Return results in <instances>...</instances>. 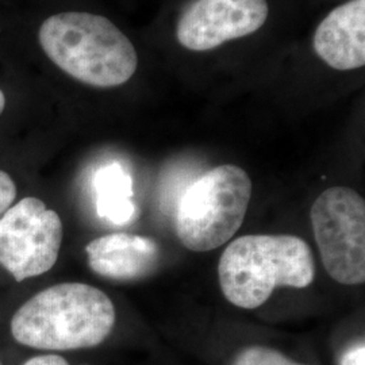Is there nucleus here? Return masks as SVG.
Here are the masks:
<instances>
[{"mask_svg":"<svg viewBox=\"0 0 365 365\" xmlns=\"http://www.w3.org/2000/svg\"><path fill=\"white\" fill-rule=\"evenodd\" d=\"M115 325V307L103 291L60 283L24 303L11 319L21 345L39 351H78L101 345Z\"/></svg>","mask_w":365,"mask_h":365,"instance_id":"f257e3e1","label":"nucleus"},{"mask_svg":"<svg viewBox=\"0 0 365 365\" xmlns=\"http://www.w3.org/2000/svg\"><path fill=\"white\" fill-rule=\"evenodd\" d=\"M38 41L54 66L95 88L123 86L138 66L133 42L102 15L81 11L52 15L41 24Z\"/></svg>","mask_w":365,"mask_h":365,"instance_id":"f03ea898","label":"nucleus"},{"mask_svg":"<svg viewBox=\"0 0 365 365\" xmlns=\"http://www.w3.org/2000/svg\"><path fill=\"white\" fill-rule=\"evenodd\" d=\"M218 277L232 304L257 309L277 287L306 288L313 283V252L297 235H242L223 250Z\"/></svg>","mask_w":365,"mask_h":365,"instance_id":"7ed1b4c3","label":"nucleus"},{"mask_svg":"<svg viewBox=\"0 0 365 365\" xmlns=\"http://www.w3.org/2000/svg\"><path fill=\"white\" fill-rule=\"evenodd\" d=\"M252 199V182L242 168L215 167L182 194L176 207L175 227L182 245L209 252L226 244L241 227Z\"/></svg>","mask_w":365,"mask_h":365,"instance_id":"20e7f679","label":"nucleus"},{"mask_svg":"<svg viewBox=\"0 0 365 365\" xmlns=\"http://www.w3.org/2000/svg\"><path fill=\"white\" fill-rule=\"evenodd\" d=\"M312 225L327 274L345 286L365 280V202L349 187H330L314 202Z\"/></svg>","mask_w":365,"mask_h":365,"instance_id":"39448f33","label":"nucleus"},{"mask_svg":"<svg viewBox=\"0 0 365 365\" xmlns=\"http://www.w3.org/2000/svg\"><path fill=\"white\" fill-rule=\"evenodd\" d=\"M63 237L60 215L26 196L0 217V265L16 282L46 274L57 262Z\"/></svg>","mask_w":365,"mask_h":365,"instance_id":"423d86ee","label":"nucleus"},{"mask_svg":"<svg viewBox=\"0 0 365 365\" xmlns=\"http://www.w3.org/2000/svg\"><path fill=\"white\" fill-rule=\"evenodd\" d=\"M268 14L267 0H195L178 21L176 38L188 51H212L256 33Z\"/></svg>","mask_w":365,"mask_h":365,"instance_id":"0eeeda50","label":"nucleus"},{"mask_svg":"<svg viewBox=\"0 0 365 365\" xmlns=\"http://www.w3.org/2000/svg\"><path fill=\"white\" fill-rule=\"evenodd\" d=\"M314 51L333 69L365 66V0H351L331 10L317 27Z\"/></svg>","mask_w":365,"mask_h":365,"instance_id":"6e6552de","label":"nucleus"},{"mask_svg":"<svg viewBox=\"0 0 365 365\" xmlns=\"http://www.w3.org/2000/svg\"><path fill=\"white\" fill-rule=\"evenodd\" d=\"M86 253L95 274L119 282L143 279L155 271L160 260L156 241L129 233L95 238L87 245Z\"/></svg>","mask_w":365,"mask_h":365,"instance_id":"1a4fd4ad","label":"nucleus"},{"mask_svg":"<svg viewBox=\"0 0 365 365\" xmlns=\"http://www.w3.org/2000/svg\"><path fill=\"white\" fill-rule=\"evenodd\" d=\"M96 211L107 222L123 226L135 218L133 179L120 164L113 163L96 172L93 178Z\"/></svg>","mask_w":365,"mask_h":365,"instance_id":"9d476101","label":"nucleus"},{"mask_svg":"<svg viewBox=\"0 0 365 365\" xmlns=\"http://www.w3.org/2000/svg\"><path fill=\"white\" fill-rule=\"evenodd\" d=\"M233 365H306L291 360L286 354L268 346L253 345L235 356Z\"/></svg>","mask_w":365,"mask_h":365,"instance_id":"9b49d317","label":"nucleus"},{"mask_svg":"<svg viewBox=\"0 0 365 365\" xmlns=\"http://www.w3.org/2000/svg\"><path fill=\"white\" fill-rule=\"evenodd\" d=\"M16 196V185L13 178L0 170V217L13 206Z\"/></svg>","mask_w":365,"mask_h":365,"instance_id":"f8f14e48","label":"nucleus"},{"mask_svg":"<svg viewBox=\"0 0 365 365\" xmlns=\"http://www.w3.org/2000/svg\"><path fill=\"white\" fill-rule=\"evenodd\" d=\"M339 365H365L364 341L357 342L351 348H348L342 354Z\"/></svg>","mask_w":365,"mask_h":365,"instance_id":"ddd939ff","label":"nucleus"},{"mask_svg":"<svg viewBox=\"0 0 365 365\" xmlns=\"http://www.w3.org/2000/svg\"><path fill=\"white\" fill-rule=\"evenodd\" d=\"M24 365H69V363L57 354H42L29 359Z\"/></svg>","mask_w":365,"mask_h":365,"instance_id":"4468645a","label":"nucleus"},{"mask_svg":"<svg viewBox=\"0 0 365 365\" xmlns=\"http://www.w3.org/2000/svg\"><path fill=\"white\" fill-rule=\"evenodd\" d=\"M4 108H6V95H4V92L0 90V115L3 114Z\"/></svg>","mask_w":365,"mask_h":365,"instance_id":"2eb2a0df","label":"nucleus"}]
</instances>
